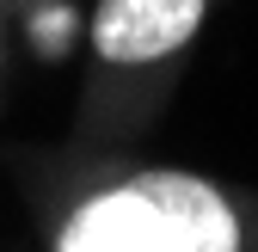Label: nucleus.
<instances>
[{
	"mask_svg": "<svg viewBox=\"0 0 258 252\" xmlns=\"http://www.w3.org/2000/svg\"><path fill=\"white\" fill-rule=\"evenodd\" d=\"M49 252H258V209L184 166H105L61 197Z\"/></svg>",
	"mask_w": 258,
	"mask_h": 252,
	"instance_id": "obj_1",
	"label": "nucleus"
},
{
	"mask_svg": "<svg viewBox=\"0 0 258 252\" xmlns=\"http://www.w3.org/2000/svg\"><path fill=\"white\" fill-rule=\"evenodd\" d=\"M209 0H99L86 13V55H92V92L86 105L129 92L148 99V80L172 74L184 49L203 37Z\"/></svg>",
	"mask_w": 258,
	"mask_h": 252,
	"instance_id": "obj_2",
	"label": "nucleus"
}]
</instances>
